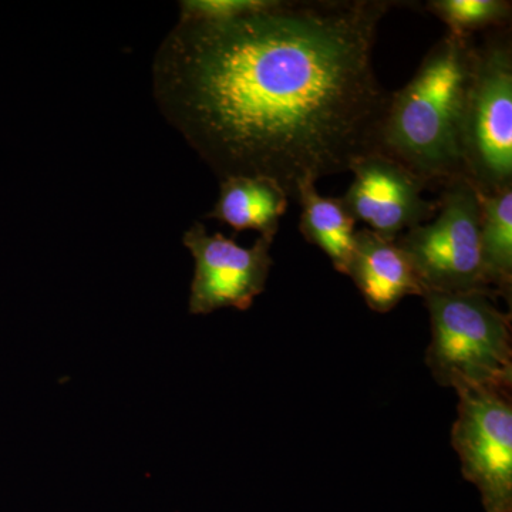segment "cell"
Masks as SVG:
<instances>
[{
    "label": "cell",
    "instance_id": "6da1fadb",
    "mask_svg": "<svg viewBox=\"0 0 512 512\" xmlns=\"http://www.w3.org/2000/svg\"><path fill=\"white\" fill-rule=\"evenodd\" d=\"M393 0H276L225 20H178L153 63L165 120L220 180L302 185L376 151L389 94L373 49Z\"/></svg>",
    "mask_w": 512,
    "mask_h": 512
},
{
    "label": "cell",
    "instance_id": "7a4b0ae2",
    "mask_svg": "<svg viewBox=\"0 0 512 512\" xmlns=\"http://www.w3.org/2000/svg\"><path fill=\"white\" fill-rule=\"evenodd\" d=\"M476 42L447 32L413 79L389 94L377 128L376 151L406 165L429 187L464 177L461 124Z\"/></svg>",
    "mask_w": 512,
    "mask_h": 512
},
{
    "label": "cell",
    "instance_id": "3957f363",
    "mask_svg": "<svg viewBox=\"0 0 512 512\" xmlns=\"http://www.w3.org/2000/svg\"><path fill=\"white\" fill-rule=\"evenodd\" d=\"M430 313L426 363L440 386L511 390V316L484 292L423 296Z\"/></svg>",
    "mask_w": 512,
    "mask_h": 512
},
{
    "label": "cell",
    "instance_id": "277c9868",
    "mask_svg": "<svg viewBox=\"0 0 512 512\" xmlns=\"http://www.w3.org/2000/svg\"><path fill=\"white\" fill-rule=\"evenodd\" d=\"M464 177L480 194L512 187V39L488 30L474 49L461 124Z\"/></svg>",
    "mask_w": 512,
    "mask_h": 512
},
{
    "label": "cell",
    "instance_id": "5b68a950",
    "mask_svg": "<svg viewBox=\"0 0 512 512\" xmlns=\"http://www.w3.org/2000/svg\"><path fill=\"white\" fill-rule=\"evenodd\" d=\"M409 258L424 295L429 292L488 291L480 256V201L466 177L444 185L437 212L429 222L396 239Z\"/></svg>",
    "mask_w": 512,
    "mask_h": 512
},
{
    "label": "cell",
    "instance_id": "8992f818",
    "mask_svg": "<svg viewBox=\"0 0 512 512\" xmlns=\"http://www.w3.org/2000/svg\"><path fill=\"white\" fill-rule=\"evenodd\" d=\"M451 444L485 512H512L511 390L458 387Z\"/></svg>",
    "mask_w": 512,
    "mask_h": 512
},
{
    "label": "cell",
    "instance_id": "52a82bcc",
    "mask_svg": "<svg viewBox=\"0 0 512 512\" xmlns=\"http://www.w3.org/2000/svg\"><path fill=\"white\" fill-rule=\"evenodd\" d=\"M183 242L195 262L191 315H210L222 308L247 311L265 291L272 266L271 239L259 237L251 248H244L222 234H208L202 222H194Z\"/></svg>",
    "mask_w": 512,
    "mask_h": 512
},
{
    "label": "cell",
    "instance_id": "ba28073f",
    "mask_svg": "<svg viewBox=\"0 0 512 512\" xmlns=\"http://www.w3.org/2000/svg\"><path fill=\"white\" fill-rule=\"evenodd\" d=\"M349 171L355 180L342 200L356 222H365L370 231L397 239L436 215L437 201L423 197L426 181L392 157L370 151L353 160Z\"/></svg>",
    "mask_w": 512,
    "mask_h": 512
},
{
    "label": "cell",
    "instance_id": "9c48e42d",
    "mask_svg": "<svg viewBox=\"0 0 512 512\" xmlns=\"http://www.w3.org/2000/svg\"><path fill=\"white\" fill-rule=\"evenodd\" d=\"M372 311L387 313L406 296H424L416 272L396 239L369 228L356 231L348 274Z\"/></svg>",
    "mask_w": 512,
    "mask_h": 512
},
{
    "label": "cell",
    "instance_id": "30bf717a",
    "mask_svg": "<svg viewBox=\"0 0 512 512\" xmlns=\"http://www.w3.org/2000/svg\"><path fill=\"white\" fill-rule=\"evenodd\" d=\"M291 198L276 181L266 177H229L221 180L220 197L210 214L235 232L254 229L274 241L279 221Z\"/></svg>",
    "mask_w": 512,
    "mask_h": 512
},
{
    "label": "cell",
    "instance_id": "8fae6325",
    "mask_svg": "<svg viewBox=\"0 0 512 512\" xmlns=\"http://www.w3.org/2000/svg\"><path fill=\"white\" fill-rule=\"evenodd\" d=\"M296 200L301 204L299 229L309 244L325 252L340 274H348L355 247L356 220L342 198L323 197L316 184L302 185Z\"/></svg>",
    "mask_w": 512,
    "mask_h": 512
},
{
    "label": "cell",
    "instance_id": "7c38bea8",
    "mask_svg": "<svg viewBox=\"0 0 512 512\" xmlns=\"http://www.w3.org/2000/svg\"><path fill=\"white\" fill-rule=\"evenodd\" d=\"M478 192V191H477ZM480 256L484 284L495 298L511 302L512 187L480 194Z\"/></svg>",
    "mask_w": 512,
    "mask_h": 512
},
{
    "label": "cell",
    "instance_id": "4fadbf2b",
    "mask_svg": "<svg viewBox=\"0 0 512 512\" xmlns=\"http://www.w3.org/2000/svg\"><path fill=\"white\" fill-rule=\"evenodd\" d=\"M424 9L446 23L448 32L474 37L478 32L510 28V0H429Z\"/></svg>",
    "mask_w": 512,
    "mask_h": 512
},
{
    "label": "cell",
    "instance_id": "5bb4252c",
    "mask_svg": "<svg viewBox=\"0 0 512 512\" xmlns=\"http://www.w3.org/2000/svg\"><path fill=\"white\" fill-rule=\"evenodd\" d=\"M276 0H184L180 20L225 22L252 15L274 6Z\"/></svg>",
    "mask_w": 512,
    "mask_h": 512
}]
</instances>
